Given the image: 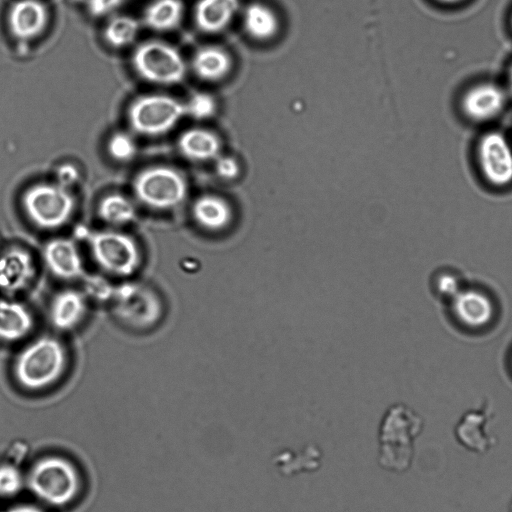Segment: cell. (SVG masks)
<instances>
[{
	"label": "cell",
	"mask_w": 512,
	"mask_h": 512,
	"mask_svg": "<svg viewBox=\"0 0 512 512\" xmlns=\"http://www.w3.org/2000/svg\"><path fill=\"white\" fill-rule=\"evenodd\" d=\"M139 30L137 19L128 15H118L106 24L103 35L109 46L123 48L136 39Z\"/></svg>",
	"instance_id": "25"
},
{
	"label": "cell",
	"mask_w": 512,
	"mask_h": 512,
	"mask_svg": "<svg viewBox=\"0 0 512 512\" xmlns=\"http://www.w3.org/2000/svg\"><path fill=\"white\" fill-rule=\"evenodd\" d=\"M28 484L35 496L52 505L69 503L79 489L74 466L60 457H46L31 469Z\"/></svg>",
	"instance_id": "4"
},
{
	"label": "cell",
	"mask_w": 512,
	"mask_h": 512,
	"mask_svg": "<svg viewBox=\"0 0 512 512\" xmlns=\"http://www.w3.org/2000/svg\"><path fill=\"white\" fill-rule=\"evenodd\" d=\"M66 351L59 340L40 337L19 353L14 363V375L28 390H40L54 383L66 366Z\"/></svg>",
	"instance_id": "1"
},
{
	"label": "cell",
	"mask_w": 512,
	"mask_h": 512,
	"mask_svg": "<svg viewBox=\"0 0 512 512\" xmlns=\"http://www.w3.org/2000/svg\"><path fill=\"white\" fill-rule=\"evenodd\" d=\"M506 95L503 89L490 82L469 88L462 96L461 109L472 121L483 122L496 117L504 108Z\"/></svg>",
	"instance_id": "13"
},
{
	"label": "cell",
	"mask_w": 512,
	"mask_h": 512,
	"mask_svg": "<svg viewBox=\"0 0 512 512\" xmlns=\"http://www.w3.org/2000/svg\"><path fill=\"white\" fill-rule=\"evenodd\" d=\"M124 0H88L87 8L90 15L103 17L117 10Z\"/></svg>",
	"instance_id": "29"
},
{
	"label": "cell",
	"mask_w": 512,
	"mask_h": 512,
	"mask_svg": "<svg viewBox=\"0 0 512 512\" xmlns=\"http://www.w3.org/2000/svg\"><path fill=\"white\" fill-rule=\"evenodd\" d=\"M36 267L32 255L26 249L15 246L0 253V290L15 294L24 290L35 276Z\"/></svg>",
	"instance_id": "11"
},
{
	"label": "cell",
	"mask_w": 512,
	"mask_h": 512,
	"mask_svg": "<svg viewBox=\"0 0 512 512\" xmlns=\"http://www.w3.org/2000/svg\"><path fill=\"white\" fill-rule=\"evenodd\" d=\"M183 13L181 0H154L145 8L143 22L154 31H171L179 26Z\"/></svg>",
	"instance_id": "21"
},
{
	"label": "cell",
	"mask_w": 512,
	"mask_h": 512,
	"mask_svg": "<svg viewBox=\"0 0 512 512\" xmlns=\"http://www.w3.org/2000/svg\"><path fill=\"white\" fill-rule=\"evenodd\" d=\"M185 114V103L166 94L139 96L128 108L131 128L144 136H159L167 133Z\"/></svg>",
	"instance_id": "5"
},
{
	"label": "cell",
	"mask_w": 512,
	"mask_h": 512,
	"mask_svg": "<svg viewBox=\"0 0 512 512\" xmlns=\"http://www.w3.org/2000/svg\"><path fill=\"white\" fill-rule=\"evenodd\" d=\"M6 512H43L41 509L32 505H19L8 509Z\"/></svg>",
	"instance_id": "33"
},
{
	"label": "cell",
	"mask_w": 512,
	"mask_h": 512,
	"mask_svg": "<svg viewBox=\"0 0 512 512\" xmlns=\"http://www.w3.org/2000/svg\"><path fill=\"white\" fill-rule=\"evenodd\" d=\"M131 62L140 78L156 85L178 84L184 80L187 72L181 53L160 40L140 43L133 51Z\"/></svg>",
	"instance_id": "2"
},
{
	"label": "cell",
	"mask_w": 512,
	"mask_h": 512,
	"mask_svg": "<svg viewBox=\"0 0 512 512\" xmlns=\"http://www.w3.org/2000/svg\"><path fill=\"white\" fill-rule=\"evenodd\" d=\"M439 289L446 295L455 296L458 293V283L452 276H442L439 280Z\"/></svg>",
	"instance_id": "32"
},
{
	"label": "cell",
	"mask_w": 512,
	"mask_h": 512,
	"mask_svg": "<svg viewBox=\"0 0 512 512\" xmlns=\"http://www.w3.org/2000/svg\"><path fill=\"white\" fill-rule=\"evenodd\" d=\"M454 309L458 318L469 326H481L492 317L490 300L476 291H463L455 295Z\"/></svg>",
	"instance_id": "20"
},
{
	"label": "cell",
	"mask_w": 512,
	"mask_h": 512,
	"mask_svg": "<svg viewBox=\"0 0 512 512\" xmlns=\"http://www.w3.org/2000/svg\"><path fill=\"white\" fill-rule=\"evenodd\" d=\"M439 1L444 2V3H454V2H457L460 0H439Z\"/></svg>",
	"instance_id": "35"
},
{
	"label": "cell",
	"mask_w": 512,
	"mask_h": 512,
	"mask_svg": "<svg viewBox=\"0 0 512 512\" xmlns=\"http://www.w3.org/2000/svg\"><path fill=\"white\" fill-rule=\"evenodd\" d=\"M33 318L26 306L20 302L0 299V340L18 341L31 331Z\"/></svg>",
	"instance_id": "17"
},
{
	"label": "cell",
	"mask_w": 512,
	"mask_h": 512,
	"mask_svg": "<svg viewBox=\"0 0 512 512\" xmlns=\"http://www.w3.org/2000/svg\"><path fill=\"white\" fill-rule=\"evenodd\" d=\"M477 159L489 183L505 186L512 182V147L500 132L491 131L480 138Z\"/></svg>",
	"instance_id": "10"
},
{
	"label": "cell",
	"mask_w": 512,
	"mask_h": 512,
	"mask_svg": "<svg viewBox=\"0 0 512 512\" xmlns=\"http://www.w3.org/2000/svg\"><path fill=\"white\" fill-rule=\"evenodd\" d=\"M508 80H509V88H510V92H511V94H512V65H511L510 70H509Z\"/></svg>",
	"instance_id": "34"
},
{
	"label": "cell",
	"mask_w": 512,
	"mask_h": 512,
	"mask_svg": "<svg viewBox=\"0 0 512 512\" xmlns=\"http://www.w3.org/2000/svg\"><path fill=\"white\" fill-rule=\"evenodd\" d=\"M48 10L40 0H17L7 14L10 34L18 40L38 37L48 23Z\"/></svg>",
	"instance_id": "12"
},
{
	"label": "cell",
	"mask_w": 512,
	"mask_h": 512,
	"mask_svg": "<svg viewBox=\"0 0 512 512\" xmlns=\"http://www.w3.org/2000/svg\"><path fill=\"white\" fill-rule=\"evenodd\" d=\"M239 8V0H199L194 9L197 28L205 33L225 29Z\"/></svg>",
	"instance_id": "16"
},
{
	"label": "cell",
	"mask_w": 512,
	"mask_h": 512,
	"mask_svg": "<svg viewBox=\"0 0 512 512\" xmlns=\"http://www.w3.org/2000/svg\"><path fill=\"white\" fill-rule=\"evenodd\" d=\"M187 182L183 175L168 166H152L140 171L133 190L137 199L153 209L168 210L181 204L187 195Z\"/></svg>",
	"instance_id": "6"
},
{
	"label": "cell",
	"mask_w": 512,
	"mask_h": 512,
	"mask_svg": "<svg viewBox=\"0 0 512 512\" xmlns=\"http://www.w3.org/2000/svg\"><path fill=\"white\" fill-rule=\"evenodd\" d=\"M43 258L48 269L62 279H75L83 275L84 267L75 243L66 238L50 240L44 247Z\"/></svg>",
	"instance_id": "14"
},
{
	"label": "cell",
	"mask_w": 512,
	"mask_h": 512,
	"mask_svg": "<svg viewBox=\"0 0 512 512\" xmlns=\"http://www.w3.org/2000/svg\"><path fill=\"white\" fill-rule=\"evenodd\" d=\"M192 212L201 226L210 229L223 226L229 217L227 203L214 195L199 197L193 204Z\"/></svg>",
	"instance_id": "24"
},
{
	"label": "cell",
	"mask_w": 512,
	"mask_h": 512,
	"mask_svg": "<svg viewBox=\"0 0 512 512\" xmlns=\"http://www.w3.org/2000/svg\"><path fill=\"white\" fill-rule=\"evenodd\" d=\"M246 32L256 40H268L278 30V19L273 10L261 3H252L244 11Z\"/></svg>",
	"instance_id": "22"
},
{
	"label": "cell",
	"mask_w": 512,
	"mask_h": 512,
	"mask_svg": "<svg viewBox=\"0 0 512 512\" xmlns=\"http://www.w3.org/2000/svg\"><path fill=\"white\" fill-rule=\"evenodd\" d=\"M58 184L68 188L79 178V171L73 164L65 163L56 172Z\"/></svg>",
	"instance_id": "31"
},
{
	"label": "cell",
	"mask_w": 512,
	"mask_h": 512,
	"mask_svg": "<svg viewBox=\"0 0 512 512\" xmlns=\"http://www.w3.org/2000/svg\"><path fill=\"white\" fill-rule=\"evenodd\" d=\"M186 114L196 120L212 117L216 111L215 99L206 92H196L185 104Z\"/></svg>",
	"instance_id": "27"
},
{
	"label": "cell",
	"mask_w": 512,
	"mask_h": 512,
	"mask_svg": "<svg viewBox=\"0 0 512 512\" xmlns=\"http://www.w3.org/2000/svg\"><path fill=\"white\" fill-rule=\"evenodd\" d=\"M22 206L34 225L44 230H53L71 218L75 199L68 188L58 183H38L23 193Z\"/></svg>",
	"instance_id": "3"
},
{
	"label": "cell",
	"mask_w": 512,
	"mask_h": 512,
	"mask_svg": "<svg viewBox=\"0 0 512 512\" xmlns=\"http://www.w3.org/2000/svg\"><path fill=\"white\" fill-rule=\"evenodd\" d=\"M113 311L117 318L134 328H147L158 322L162 302L156 292L140 283H123L113 289Z\"/></svg>",
	"instance_id": "8"
},
{
	"label": "cell",
	"mask_w": 512,
	"mask_h": 512,
	"mask_svg": "<svg viewBox=\"0 0 512 512\" xmlns=\"http://www.w3.org/2000/svg\"><path fill=\"white\" fill-rule=\"evenodd\" d=\"M23 485L20 471L8 464L0 465V496L9 497L17 494Z\"/></svg>",
	"instance_id": "28"
},
{
	"label": "cell",
	"mask_w": 512,
	"mask_h": 512,
	"mask_svg": "<svg viewBox=\"0 0 512 512\" xmlns=\"http://www.w3.org/2000/svg\"><path fill=\"white\" fill-rule=\"evenodd\" d=\"M413 415L404 406H394L385 415L380 428L379 462L390 470L403 469L409 461Z\"/></svg>",
	"instance_id": "9"
},
{
	"label": "cell",
	"mask_w": 512,
	"mask_h": 512,
	"mask_svg": "<svg viewBox=\"0 0 512 512\" xmlns=\"http://www.w3.org/2000/svg\"><path fill=\"white\" fill-rule=\"evenodd\" d=\"M87 311L85 295L74 289L59 292L51 302L49 317L53 326L67 331L75 328Z\"/></svg>",
	"instance_id": "15"
},
{
	"label": "cell",
	"mask_w": 512,
	"mask_h": 512,
	"mask_svg": "<svg viewBox=\"0 0 512 512\" xmlns=\"http://www.w3.org/2000/svg\"><path fill=\"white\" fill-rule=\"evenodd\" d=\"M95 262L104 271L117 276L133 274L141 263L137 242L128 234L115 230H102L88 236Z\"/></svg>",
	"instance_id": "7"
},
{
	"label": "cell",
	"mask_w": 512,
	"mask_h": 512,
	"mask_svg": "<svg viewBox=\"0 0 512 512\" xmlns=\"http://www.w3.org/2000/svg\"><path fill=\"white\" fill-rule=\"evenodd\" d=\"M216 173L223 179H234L239 174L238 162L229 156H220L215 165Z\"/></svg>",
	"instance_id": "30"
},
{
	"label": "cell",
	"mask_w": 512,
	"mask_h": 512,
	"mask_svg": "<svg viewBox=\"0 0 512 512\" xmlns=\"http://www.w3.org/2000/svg\"><path fill=\"white\" fill-rule=\"evenodd\" d=\"M109 155L116 161L127 162L134 158L137 145L132 136L126 132H116L108 140Z\"/></svg>",
	"instance_id": "26"
},
{
	"label": "cell",
	"mask_w": 512,
	"mask_h": 512,
	"mask_svg": "<svg viewBox=\"0 0 512 512\" xmlns=\"http://www.w3.org/2000/svg\"><path fill=\"white\" fill-rule=\"evenodd\" d=\"M231 57L218 46H203L193 55L191 65L198 78L205 81H218L231 69Z\"/></svg>",
	"instance_id": "19"
},
{
	"label": "cell",
	"mask_w": 512,
	"mask_h": 512,
	"mask_svg": "<svg viewBox=\"0 0 512 512\" xmlns=\"http://www.w3.org/2000/svg\"><path fill=\"white\" fill-rule=\"evenodd\" d=\"M181 154L192 161H208L218 157L221 148L219 137L210 130L191 128L178 139Z\"/></svg>",
	"instance_id": "18"
},
{
	"label": "cell",
	"mask_w": 512,
	"mask_h": 512,
	"mask_svg": "<svg viewBox=\"0 0 512 512\" xmlns=\"http://www.w3.org/2000/svg\"><path fill=\"white\" fill-rule=\"evenodd\" d=\"M98 215L107 224L123 226L135 220L136 208L128 197L112 193L100 200Z\"/></svg>",
	"instance_id": "23"
}]
</instances>
